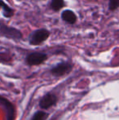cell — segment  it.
Instances as JSON below:
<instances>
[{"instance_id":"6","label":"cell","mask_w":119,"mask_h":120,"mask_svg":"<svg viewBox=\"0 0 119 120\" xmlns=\"http://www.w3.org/2000/svg\"><path fill=\"white\" fill-rule=\"evenodd\" d=\"M61 18L65 22L68 23V24L70 25H73L77 22V20H78V17H77L76 14L73 12L71 10H65V11H62L61 13Z\"/></svg>"},{"instance_id":"3","label":"cell","mask_w":119,"mask_h":120,"mask_svg":"<svg viewBox=\"0 0 119 120\" xmlns=\"http://www.w3.org/2000/svg\"><path fill=\"white\" fill-rule=\"evenodd\" d=\"M47 59V54L43 52H33L26 57V62L29 65H41Z\"/></svg>"},{"instance_id":"1","label":"cell","mask_w":119,"mask_h":120,"mask_svg":"<svg viewBox=\"0 0 119 120\" xmlns=\"http://www.w3.org/2000/svg\"><path fill=\"white\" fill-rule=\"evenodd\" d=\"M0 36L7 38L20 40L23 38V34L18 29L0 22Z\"/></svg>"},{"instance_id":"2","label":"cell","mask_w":119,"mask_h":120,"mask_svg":"<svg viewBox=\"0 0 119 120\" xmlns=\"http://www.w3.org/2000/svg\"><path fill=\"white\" fill-rule=\"evenodd\" d=\"M50 36V32L46 29H39L33 33L29 36V43L31 45H39L45 42Z\"/></svg>"},{"instance_id":"5","label":"cell","mask_w":119,"mask_h":120,"mask_svg":"<svg viewBox=\"0 0 119 120\" xmlns=\"http://www.w3.org/2000/svg\"><path fill=\"white\" fill-rule=\"evenodd\" d=\"M57 101V97L54 95V94H47L42 98L41 101H40V107L42 109H48L51 106L54 105Z\"/></svg>"},{"instance_id":"10","label":"cell","mask_w":119,"mask_h":120,"mask_svg":"<svg viewBox=\"0 0 119 120\" xmlns=\"http://www.w3.org/2000/svg\"><path fill=\"white\" fill-rule=\"evenodd\" d=\"M48 117V114L44 111H38L35 113L32 120H45Z\"/></svg>"},{"instance_id":"8","label":"cell","mask_w":119,"mask_h":120,"mask_svg":"<svg viewBox=\"0 0 119 120\" xmlns=\"http://www.w3.org/2000/svg\"><path fill=\"white\" fill-rule=\"evenodd\" d=\"M0 8L3 9V14L5 17H11L13 16V10L3 0H0Z\"/></svg>"},{"instance_id":"7","label":"cell","mask_w":119,"mask_h":120,"mask_svg":"<svg viewBox=\"0 0 119 120\" xmlns=\"http://www.w3.org/2000/svg\"><path fill=\"white\" fill-rule=\"evenodd\" d=\"M0 103L3 105L7 110V120H13L14 119V108H13L12 104L2 96H0Z\"/></svg>"},{"instance_id":"4","label":"cell","mask_w":119,"mask_h":120,"mask_svg":"<svg viewBox=\"0 0 119 120\" xmlns=\"http://www.w3.org/2000/svg\"><path fill=\"white\" fill-rule=\"evenodd\" d=\"M73 65L69 62H62L51 69V74L55 76H63L71 71Z\"/></svg>"},{"instance_id":"11","label":"cell","mask_w":119,"mask_h":120,"mask_svg":"<svg viewBox=\"0 0 119 120\" xmlns=\"http://www.w3.org/2000/svg\"><path fill=\"white\" fill-rule=\"evenodd\" d=\"M119 8V0H108V8L111 11H115Z\"/></svg>"},{"instance_id":"9","label":"cell","mask_w":119,"mask_h":120,"mask_svg":"<svg viewBox=\"0 0 119 120\" xmlns=\"http://www.w3.org/2000/svg\"><path fill=\"white\" fill-rule=\"evenodd\" d=\"M65 7L64 0H51V8L55 11H58Z\"/></svg>"}]
</instances>
